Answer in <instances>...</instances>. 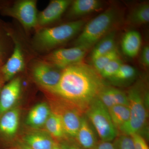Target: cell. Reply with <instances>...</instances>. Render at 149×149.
<instances>
[{"mask_svg":"<svg viewBox=\"0 0 149 149\" xmlns=\"http://www.w3.org/2000/svg\"><path fill=\"white\" fill-rule=\"evenodd\" d=\"M18 147L19 149H32L23 142L19 143Z\"/></svg>","mask_w":149,"mask_h":149,"instance_id":"cell-32","label":"cell"},{"mask_svg":"<svg viewBox=\"0 0 149 149\" xmlns=\"http://www.w3.org/2000/svg\"><path fill=\"white\" fill-rule=\"evenodd\" d=\"M59 111H61L54 113L60 116L65 134L75 138L82 120L80 111L76 109H63Z\"/></svg>","mask_w":149,"mask_h":149,"instance_id":"cell-13","label":"cell"},{"mask_svg":"<svg viewBox=\"0 0 149 149\" xmlns=\"http://www.w3.org/2000/svg\"><path fill=\"white\" fill-rule=\"evenodd\" d=\"M51 113L50 108L46 103L37 104L28 113L26 123L27 125L35 128L42 127L45 124Z\"/></svg>","mask_w":149,"mask_h":149,"instance_id":"cell-15","label":"cell"},{"mask_svg":"<svg viewBox=\"0 0 149 149\" xmlns=\"http://www.w3.org/2000/svg\"><path fill=\"white\" fill-rule=\"evenodd\" d=\"M85 21L77 20L38 31L34 37V45L41 50H48L63 44L77 35L83 28Z\"/></svg>","mask_w":149,"mask_h":149,"instance_id":"cell-3","label":"cell"},{"mask_svg":"<svg viewBox=\"0 0 149 149\" xmlns=\"http://www.w3.org/2000/svg\"><path fill=\"white\" fill-rule=\"evenodd\" d=\"M137 72L133 67L123 63L117 72L109 80L115 85H125L134 80Z\"/></svg>","mask_w":149,"mask_h":149,"instance_id":"cell-21","label":"cell"},{"mask_svg":"<svg viewBox=\"0 0 149 149\" xmlns=\"http://www.w3.org/2000/svg\"><path fill=\"white\" fill-rule=\"evenodd\" d=\"M46 128L49 133L54 138L61 139L65 133L60 116L52 112L45 124Z\"/></svg>","mask_w":149,"mask_h":149,"instance_id":"cell-24","label":"cell"},{"mask_svg":"<svg viewBox=\"0 0 149 149\" xmlns=\"http://www.w3.org/2000/svg\"><path fill=\"white\" fill-rule=\"evenodd\" d=\"M70 0H53L38 15L37 25L44 26L58 19L70 6Z\"/></svg>","mask_w":149,"mask_h":149,"instance_id":"cell-10","label":"cell"},{"mask_svg":"<svg viewBox=\"0 0 149 149\" xmlns=\"http://www.w3.org/2000/svg\"><path fill=\"white\" fill-rule=\"evenodd\" d=\"M1 48H0V60H1Z\"/></svg>","mask_w":149,"mask_h":149,"instance_id":"cell-35","label":"cell"},{"mask_svg":"<svg viewBox=\"0 0 149 149\" xmlns=\"http://www.w3.org/2000/svg\"><path fill=\"white\" fill-rule=\"evenodd\" d=\"M70 6V16L80 17L98 10L102 4L98 0H76L72 2Z\"/></svg>","mask_w":149,"mask_h":149,"instance_id":"cell-17","label":"cell"},{"mask_svg":"<svg viewBox=\"0 0 149 149\" xmlns=\"http://www.w3.org/2000/svg\"><path fill=\"white\" fill-rule=\"evenodd\" d=\"M119 57L118 52L116 48H115L113 50L101 56L92 62L93 64V68L100 74L106 65L112 61Z\"/></svg>","mask_w":149,"mask_h":149,"instance_id":"cell-25","label":"cell"},{"mask_svg":"<svg viewBox=\"0 0 149 149\" xmlns=\"http://www.w3.org/2000/svg\"><path fill=\"white\" fill-rule=\"evenodd\" d=\"M141 63L146 67L149 66V46H145L141 51Z\"/></svg>","mask_w":149,"mask_h":149,"instance_id":"cell-29","label":"cell"},{"mask_svg":"<svg viewBox=\"0 0 149 149\" xmlns=\"http://www.w3.org/2000/svg\"><path fill=\"white\" fill-rule=\"evenodd\" d=\"M128 22L133 25L146 24L149 21V4L147 2L136 6L128 16Z\"/></svg>","mask_w":149,"mask_h":149,"instance_id":"cell-23","label":"cell"},{"mask_svg":"<svg viewBox=\"0 0 149 149\" xmlns=\"http://www.w3.org/2000/svg\"><path fill=\"white\" fill-rule=\"evenodd\" d=\"M118 17L117 9L114 7L107 9L84 25L75 41V46H79L88 51L110 32Z\"/></svg>","mask_w":149,"mask_h":149,"instance_id":"cell-2","label":"cell"},{"mask_svg":"<svg viewBox=\"0 0 149 149\" xmlns=\"http://www.w3.org/2000/svg\"><path fill=\"white\" fill-rule=\"evenodd\" d=\"M5 11L8 15L16 19L25 29L37 26V2L35 0L19 1Z\"/></svg>","mask_w":149,"mask_h":149,"instance_id":"cell-7","label":"cell"},{"mask_svg":"<svg viewBox=\"0 0 149 149\" xmlns=\"http://www.w3.org/2000/svg\"><path fill=\"white\" fill-rule=\"evenodd\" d=\"M19 109L13 108L0 116V139L7 140L16 134L19 125Z\"/></svg>","mask_w":149,"mask_h":149,"instance_id":"cell-12","label":"cell"},{"mask_svg":"<svg viewBox=\"0 0 149 149\" xmlns=\"http://www.w3.org/2000/svg\"><path fill=\"white\" fill-rule=\"evenodd\" d=\"M116 37L115 31H111L96 43L91 54L92 62L115 49Z\"/></svg>","mask_w":149,"mask_h":149,"instance_id":"cell-19","label":"cell"},{"mask_svg":"<svg viewBox=\"0 0 149 149\" xmlns=\"http://www.w3.org/2000/svg\"><path fill=\"white\" fill-rule=\"evenodd\" d=\"M5 80H4L3 78L1 73V71H0V93H1V90L3 86Z\"/></svg>","mask_w":149,"mask_h":149,"instance_id":"cell-33","label":"cell"},{"mask_svg":"<svg viewBox=\"0 0 149 149\" xmlns=\"http://www.w3.org/2000/svg\"><path fill=\"white\" fill-rule=\"evenodd\" d=\"M76 138L77 142L84 149H93L97 143L95 133L88 120L82 117Z\"/></svg>","mask_w":149,"mask_h":149,"instance_id":"cell-18","label":"cell"},{"mask_svg":"<svg viewBox=\"0 0 149 149\" xmlns=\"http://www.w3.org/2000/svg\"><path fill=\"white\" fill-rule=\"evenodd\" d=\"M108 109L113 123L116 129H119L128 121L130 115L128 106L117 105Z\"/></svg>","mask_w":149,"mask_h":149,"instance_id":"cell-22","label":"cell"},{"mask_svg":"<svg viewBox=\"0 0 149 149\" xmlns=\"http://www.w3.org/2000/svg\"><path fill=\"white\" fill-rule=\"evenodd\" d=\"M97 97L108 109L117 105L129 106L127 94L119 89L112 87L105 86L99 93Z\"/></svg>","mask_w":149,"mask_h":149,"instance_id":"cell-14","label":"cell"},{"mask_svg":"<svg viewBox=\"0 0 149 149\" xmlns=\"http://www.w3.org/2000/svg\"><path fill=\"white\" fill-rule=\"evenodd\" d=\"M23 140V143L32 149H53L56 145L50 136L42 133L29 134Z\"/></svg>","mask_w":149,"mask_h":149,"instance_id":"cell-20","label":"cell"},{"mask_svg":"<svg viewBox=\"0 0 149 149\" xmlns=\"http://www.w3.org/2000/svg\"><path fill=\"white\" fill-rule=\"evenodd\" d=\"M142 38L141 34L136 30H130L125 33L121 41V48L125 55L134 58L141 49Z\"/></svg>","mask_w":149,"mask_h":149,"instance_id":"cell-16","label":"cell"},{"mask_svg":"<svg viewBox=\"0 0 149 149\" xmlns=\"http://www.w3.org/2000/svg\"><path fill=\"white\" fill-rule=\"evenodd\" d=\"M88 107L87 116L102 141H113L117 136V130L113 123L107 108L97 97Z\"/></svg>","mask_w":149,"mask_h":149,"instance_id":"cell-5","label":"cell"},{"mask_svg":"<svg viewBox=\"0 0 149 149\" xmlns=\"http://www.w3.org/2000/svg\"><path fill=\"white\" fill-rule=\"evenodd\" d=\"M62 71L45 61H38L32 68L35 81L41 87L51 92L58 84Z\"/></svg>","mask_w":149,"mask_h":149,"instance_id":"cell-8","label":"cell"},{"mask_svg":"<svg viewBox=\"0 0 149 149\" xmlns=\"http://www.w3.org/2000/svg\"><path fill=\"white\" fill-rule=\"evenodd\" d=\"M93 149H115L113 143L111 142L103 141L97 143Z\"/></svg>","mask_w":149,"mask_h":149,"instance_id":"cell-30","label":"cell"},{"mask_svg":"<svg viewBox=\"0 0 149 149\" xmlns=\"http://www.w3.org/2000/svg\"><path fill=\"white\" fill-rule=\"evenodd\" d=\"M59 146L61 149H84L81 148L74 144L68 143H62Z\"/></svg>","mask_w":149,"mask_h":149,"instance_id":"cell-31","label":"cell"},{"mask_svg":"<svg viewBox=\"0 0 149 149\" xmlns=\"http://www.w3.org/2000/svg\"><path fill=\"white\" fill-rule=\"evenodd\" d=\"M87 51L79 46L58 49L45 56L44 61L63 70L70 65L82 62Z\"/></svg>","mask_w":149,"mask_h":149,"instance_id":"cell-6","label":"cell"},{"mask_svg":"<svg viewBox=\"0 0 149 149\" xmlns=\"http://www.w3.org/2000/svg\"><path fill=\"white\" fill-rule=\"evenodd\" d=\"M22 84L19 77L13 78L3 85L0 93V116L13 108L21 95Z\"/></svg>","mask_w":149,"mask_h":149,"instance_id":"cell-9","label":"cell"},{"mask_svg":"<svg viewBox=\"0 0 149 149\" xmlns=\"http://www.w3.org/2000/svg\"><path fill=\"white\" fill-rule=\"evenodd\" d=\"M105 86L95 68L82 62L63 70L58 84L50 92L79 106L88 107Z\"/></svg>","mask_w":149,"mask_h":149,"instance_id":"cell-1","label":"cell"},{"mask_svg":"<svg viewBox=\"0 0 149 149\" xmlns=\"http://www.w3.org/2000/svg\"><path fill=\"white\" fill-rule=\"evenodd\" d=\"M133 139L135 149H149L145 139L139 134L131 135Z\"/></svg>","mask_w":149,"mask_h":149,"instance_id":"cell-28","label":"cell"},{"mask_svg":"<svg viewBox=\"0 0 149 149\" xmlns=\"http://www.w3.org/2000/svg\"><path fill=\"white\" fill-rule=\"evenodd\" d=\"M130 117L128 121L118 129L123 135L131 136L140 134L146 123L148 94L143 95L140 87L134 86L128 91V95Z\"/></svg>","mask_w":149,"mask_h":149,"instance_id":"cell-4","label":"cell"},{"mask_svg":"<svg viewBox=\"0 0 149 149\" xmlns=\"http://www.w3.org/2000/svg\"><path fill=\"white\" fill-rule=\"evenodd\" d=\"M24 61L21 46L16 42L13 53L4 65L0 69L5 81H10L14 77L23 70Z\"/></svg>","mask_w":149,"mask_h":149,"instance_id":"cell-11","label":"cell"},{"mask_svg":"<svg viewBox=\"0 0 149 149\" xmlns=\"http://www.w3.org/2000/svg\"><path fill=\"white\" fill-rule=\"evenodd\" d=\"M1 60H0V66H1Z\"/></svg>","mask_w":149,"mask_h":149,"instance_id":"cell-36","label":"cell"},{"mask_svg":"<svg viewBox=\"0 0 149 149\" xmlns=\"http://www.w3.org/2000/svg\"><path fill=\"white\" fill-rule=\"evenodd\" d=\"M53 149H61V148H60V147L59 146H57V145H56L53 148Z\"/></svg>","mask_w":149,"mask_h":149,"instance_id":"cell-34","label":"cell"},{"mask_svg":"<svg viewBox=\"0 0 149 149\" xmlns=\"http://www.w3.org/2000/svg\"><path fill=\"white\" fill-rule=\"evenodd\" d=\"M123 63L120 58H118L112 61L105 66L100 74L102 77L109 80L116 74Z\"/></svg>","mask_w":149,"mask_h":149,"instance_id":"cell-26","label":"cell"},{"mask_svg":"<svg viewBox=\"0 0 149 149\" xmlns=\"http://www.w3.org/2000/svg\"><path fill=\"white\" fill-rule=\"evenodd\" d=\"M115 149H135L133 139L131 136L120 135L113 143Z\"/></svg>","mask_w":149,"mask_h":149,"instance_id":"cell-27","label":"cell"}]
</instances>
